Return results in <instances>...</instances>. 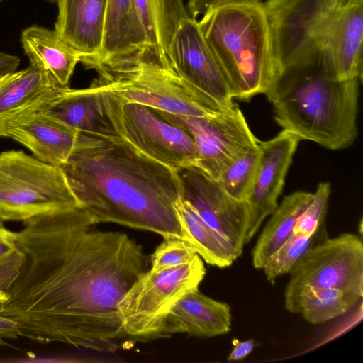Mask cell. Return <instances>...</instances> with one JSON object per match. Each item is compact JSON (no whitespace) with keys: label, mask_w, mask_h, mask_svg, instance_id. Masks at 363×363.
Instances as JSON below:
<instances>
[{"label":"cell","mask_w":363,"mask_h":363,"mask_svg":"<svg viewBox=\"0 0 363 363\" xmlns=\"http://www.w3.org/2000/svg\"><path fill=\"white\" fill-rule=\"evenodd\" d=\"M299 141L286 130L269 140L259 141V163L245 200L248 221L245 244L251 240L264 219L277 208V199Z\"/></svg>","instance_id":"5bb4252c"},{"label":"cell","mask_w":363,"mask_h":363,"mask_svg":"<svg viewBox=\"0 0 363 363\" xmlns=\"http://www.w3.org/2000/svg\"><path fill=\"white\" fill-rule=\"evenodd\" d=\"M19 63L17 56L0 52V76L15 72Z\"/></svg>","instance_id":"e575fe53"},{"label":"cell","mask_w":363,"mask_h":363,"mask_svg":"<svg viewBox=\"0 0 363 363\" xmlns=\"http://www.w3.org/2000/svg\"><path fill=\"white\" fill-rule=\"evenodd\" d=\"M175 210L186 240L208 264L219 268L230 267L238 257L230 244L209 226L186 200L180 198Z\"/></svg>","instance_id":"cb8c5ba5"},{"label":"cell","mask_w":363,"mask_h":363,"mask_svg":"<svg viewBox=\"0 0 363 363\" xmlns=\"http://www.w3.org/2000/svg\"><path fill=\"white\" fill-rule=\"evenodd\" d=\"M326 238L324 225L311 237H301L293 233L264 264L262 269L267 280L274 284L279 277L289 274L308 250Z\"/></svg>","instance_id":"4316f807"},{"label":"cell","mask_w":363,"mask_h":363,"mask_svg":"<svg viewBox=\"0 0 363 363\" xmlns=\"http://www.w3.org/2000/svg\"><path fill=\"white\" fill-rule=\"evenodd\" d=\"M63 87L33 62L23 70L0 76V127L35 112Z\"/></svg>","instance_id":"ffe728a7"},{"label":"cell","mask_w":363,"mask_h":363,"mask_svg":"<svg viewBox=\"0 0 363 363\" xmlns=\"http://www.w3.org/2000/svg\"><path fill=\"white\" fill-rule=\"evenodd\" d=\"M197 255L186 240L177 238H164L150 257L152 269L160 271L190 262Z\"/></svg>","instance_id":"4dcf8cb0"},{"label":"cell","mask_w":363,"mask_h":363,"mask_svg":"<svg viewBox=\"0 0 363 363\" xmlns=\"http://www.w3.org/2000/svg\"><path fill=\"white\" fill-rule=\"evenodd\" d=\"M177 173L181 197L230 244L239 257L245 245L248 221L246 202L231 197L218 181L196 164L180 168Z\"/></svg>","instance_id":"7c38bea8"},{"label":"cell","mask_w":363,"mask_h":363,"mask_svg":"<svg viewBox=\"0 0 363 363\" xmlns=\"http://www.w3.org/2000/svg\"><path fill=\"white\" fill-rule=\"evenodd\" d=\"M20 336L17 323L12 319L0 315V345H7L6 340L17 339Z\"/></svg>","instance_id":"d6a6232c"},{"label":"cell","mask_w":363,"mask_h":363,"mask_svg":"<svg viewBox=\"0 0 363 363\" xmlns=\"http://www.w3.org/2000/svg\"><path fill=\"white\" fill-rule=\"evenodd\" d=\"M25 259L17 241V232L6 228L0 219V289L6 291L12 285Z\"/></svg>","instance_id":"f1b7e54d"},{"label":"cell","mask_w":363,"mask_h":363,"mask_svg":"<svg viewBox=\"0 0 363 363\" xmlns=\"http://www.w3.org/2000/svg\"><path fill=\"white\" fill-rule=\"evenodd\" d=\"M326 7L330 11L335 10L348 4L350 0H324Z\"/></svg>","instance_id":"d590c367"},{"label":"cell","mask_w":363,"mask_h":363,"mask_svg":"<svg viewBox=\"0 0 363 363\" xmlns=\"http://www.w3.org/2000/svg\"><path fill=\"white\" fill-rule=\"evenodd\" d=\"M151 45L135 0H107L101 50L91 66L134 54Z\"/></svg>","instance_id":"44dd1931"},{"label":"cell","mask_w":363,"mask_h":363,"mask_svg":"<svg viewBox=\"0 0 363 363\" xmlns=\"http://www.w3.org/2000/svg\"><path fill=\"white\" fill-rule=\"evenodd\" d=\"M152 110L192 137L199 153L196 165L216 180L227 166L259 143L235 103L205 117L179 116Z\"/></svg>","instance_id":"30bf717a"},{"label":"cell","mask_w":363,"mask_h":363,"mask_svg":"<svg viewBox=\"0 0 363 363\" xmlns=\"http://www.w3.org/2000/svg\"><path fill=\"white\" fill-rule=\"evenodd\" d=\"M21 42L30 62L42 67L59 84L68 86L81 58L55 30L31 26L22 31Z\"/></svg>","instance_id":"7402d4cb"},{"label":"cell","mask_w":363,"mask_h":363,"mask_svg":"<svg viewBox=\"0 0 363 363\" xmlns=\"http://www.w3.org/2000/svg\"><path fill=\"white\" fill-rule=\"evenodd\" d=\"M205 274L198 254L184 264L160 271L151 269L143 274L118 304L122 327L130 340L163 338L169 309L186 293L199 288Z\"/></svg>","instance_id":"52a82bcc"},{"label":"cell","mask_w":363,"mask_h":363,"mask_svg":"<svg viewBox=\"0 0 363 363\" xmlns=\"http://www.w3.org/2000/svg\"><path fill=\"white\" fill-rule=\"evenodd\" d=\"M363 2V0H350L348 3H359Z\"/></svg>","instance_id":"74e56055"},{"label":"cell","mask_w":363,"mask_h":363,"mask_svg":"<svg viewBox=\"0 0 363 363\" xmlns=\"http://www.w3.org/2000/svg\"><path fill=\"white\" fill-rule=\"evenodd\" d=\"M7 298L6 292L0 289V305L5 302Z\"/></svg>","instance_id":"8d00e7d4"},{"label":"cell","mask_w":363,"mask_h":363,"mask_svg":"<svg viewBox=\"0 0 363 363\" xmlns=\"http://www.w3.org/2000/svg\"><path fill=\"white\" fill-rule=\"evenodd\" d=\"M36 112L53 117L84 135L116 136L102 94L92 85L82 89L65 86L43 103Z\"/></svg>","instance_id":"ac0fdd59"},{"label":"cell","mask_w":363,"mask_h":363,"mask_svg":"<svg viewBox=\"0 0 363 363\" xmlns=\"http://www.w3.org/2000/svg\"><path fill=\"white\" fill-rule=\"evenodd\" d=\"M277 73L322 48L330 11L324 0H264Z\"/></svg>","instance_id":"8fae6325"},{"label":"cell","mask_w":363,"mask_h":363,"mask_svg":"<svg viewBox=\"0 0 363 363\" xmlns=\"http://www.w3.org/2000/svg\"><path fill=\"white\" fill-rule=\"evenodd\" d=\"M231 319L228 303L194 289L183 295L169 309L164 321L163 338L175 333L199 337L222 335L230 330Z\"/></svg>","instance_id":"d6986e66"},{"label":"cell","mask_w":363,"mask_h":363,"mask_svg":"<svg viewBox=\"0 0 363 363\" xmlns=\"http://www.w3.org/2000/svg\"><path fill=\"white\" fill-rule=\"evenodd\" d=\"M92 84L123 103L185 116L205 117L225 108L171 66L166 55L152 45L130 55L99 63Z\"/></svg>","instance_id":"5b68a950"},{"label":"cell","mask_w":363,"mask_h":363,"mask_svg":"<svg viewBox=\"0 0 363 363\" xmlns=\"http://www.w3.org/2000/svg\"><path fill=\"white\" fill-rule=\"evenodd\" d=\"M330 184L319 183L312 201L298 218L293 233L301 237H311L324 225L327 212Z\"/></svg>","instance_id":"f546056e"},{"label":"cell","mask_w":363,"mask_h":363,"mask_svg":"<svg viewBox=\"0 0 363 363\" xmlns=\"http://www.w3.org/2000/svg\"><path fill=\"white\" fill-rule=\"evenodd\" d=\"M313 193L296 191L284 198L263 229L252 252V264L262 269L267 259L293 234L294 225L312 201Z\"/></svg>","instance_id":"603a6c76"},{"label":"cell","mask_w":363,"mask_h":363,"mask_svg":"<svg viewBox=\"0 0 363 363\" xmlns=\"http://www.w3.org/2000/svg\"><path fill=\"white\" fill-rule=\"evenodd\" d=\"M362 298L337 289H309L284 298L286 309L301 313L306 320L320 324L350 310Z\"/></svg>","instance_id":"d4e9b609"},{"label":"cell","mask_w":363,"mask_h":363,"mask_svg":"<svg viewBox=\"0 0 363 363\" xmlns=\"http://www.w3.org/2000/svg\"><path fill=\"white\" fill-rule=\"evenodd\" d=\"M107 0H57L55 30L80 55L86 67L98 60Z\"/></svg>","instance_id":"e0dca14e"},{"label":"cell","mask_w":363,"mask_h":363,"mask_svg":"<svg viewBox=\"0 0 363 363\" xmlns=\"http://www.w3.org/2000/svg\"><path fill=\"white\" fill-rule=\"evenodd\" d=\"M98 89L116 136L174 170L196 164L199 153L192 137L157 115L151 108L123 103L112 93Z\"/></svg>","instance_id":"ba28073f"},{"label":"cell","mask_w":363,"mask_h":363,"mask_svg":"<svg viewBox=\"0 0 363 363\" xmlns=\"http://www.w3.org/2000/svg\"><path fill=\"white\" fill-rule=\"evenodd\" d=\"M284 298L309 289H337L363 296V242L353 233L328 237L294 267Z\"/></svg>","instance_id":"9c48e42d"},{"label":"cell","mask_w":363,"mask_h":363,"mask_svg":"<svg viewBox=\"0 0 363 363\" xmlns=\"http://www.w3.org/2000/svg\"><path fill=\"white\" fill-rule=\"evenodd\" d=\"M172 68L223 108L233 106L229 82L206 40L198 20L183 19L174 32L167 52Z\"/></svg>","instance_id":"4fadbf2b"},{"label":"cell","mask_w":363,"mask_h":363,"mask_svg":"<svg viewBox=\"0 0 363 363\" xmlns=\"http://www.w3.org/2000/svg\"><path fill=\"white\" fill-rule=\"evenodd\" d=\"M360 82L339 79L320 48L280 70L264 94L283 130L338 150L357 136Z\"/></svg>","instance_id":"3957f363"},{"label":"cell","mask_w":363,"mask_h":363,"mask_svg":"<svg viewBox=\"0 0 363 363\" xmlns=\"http://www.w3.org/2000/svg\"><path fill=\"white\" fill-rule=\"evenodd\" d=\"M264 0H188L187 6L191 16L197 18L207 10L230 3L259 4Z\"/></svg>","instance_id":"1f68e13d"},{"label":"cell","mask_w":363,"mask_h":363,"mask_svg":"<svg viewBox=\"0 0 363 363\" xmlns=\"http://www.w3.org/2000/svg\"><path fill=\"white\" fill-rule=\"evenodd\" d=\"M23 223L17 241L25 259L0 315L40 344L113 352L133 342L118 304L148 270L142 247L125 233L94 229L81 206Z\"/></svg>","instance_id":"6da1fadb"},{"label":"cell","mask_w":363,"mask_h":363,"mask_svg":"<svg viewBox=\"0 0 363 363\" xmlns=\"http://www.w3.org/2000/svg\"><path fill=\"white\" fill-rule=\"evenodd\" d=\"M48 1H51V2L56 3V1H57V0H48Z\"/></svg>","instance_id":"f35d334b"},{"label":"cell","mask_w":363,"mask_h":363,"mask_svg":"<svg viewBox=\"0 0 363 363\" xmlns=\"http://www.w3.org/2000/svg\"><path fill=\"white\" fill-rule=\"evenodd\" d=\"M80 133L61 121L34 112L0 127V136L11 138L38 160L60 167L76 147Z\"/></svg>","instance_id":"2e32d148"},{"label":"cell","mask_w":363,"mask_h":363,"mask_svg":"<svg viewBox=\"0 0 363 363\" xmlns=\"http://www.w3.org/2000/svg\"><path fill=\"white\" fill-rule=\"evenodd\" d=\"M4 1V0H0V1Z\"/></svg>","instance_id":"ab89813d"},{"label":"cell","mask_w":363,"mask_h":363,"mask_svg":"<svg viewBox=\"0 0 363 363\" xmlns=\"http://www.w3.org/2000/svg\"><path fill=\"white\" fill-rule=\"evenodd\" d=\"M260 156L259 143L227 166L216 181L231 197L245 201L259 166Z\"/></svg>","instance_id":"83f0119b"},{"label":"cell","mask_w":363,"mask_h":363,"mask_svg":"<svg viewBox=\"0 0 363 363\" xmlns=\"http://www.w3.org/2000/svg\"><path fill=\"white\" fill-rule=\"evenodd\" d=\"M80 206L60 167L22 150L0 153V219L24 222Z\"/></svg>","instance_id":"8992f818"},{"label":"cell","mask_w":363,"mask_h":363,"mask_svg":"<svg viewBox=\"0 0 363 363\" xmlns=\"http://www.w3.org/2000/svg\"><path fill=\"white\" fill-rule=\"evenodd\" d=\"M363 2L348 3L328 15L322 48L341 80L363 77Z\"/></svg>","instance_id":"9a60e30c"},{"label":"cell","mask_w":363,"mask_h":363,"mask_svg":"<svg viewBox=\"0 0 363 363\" xmlns=\"http://www.w3.org/2000/svg\"><path fill=\"white\" fill-rule=\"evenodd\" d=\"M233 348L228 357V361H240L245 359L252 352L255 342L252 339L240 341L234 339L232 341Z\"/></svg>","instance_id":"836d02e7"},{"label":"cell","mask_w":363,"mask_h":363,"mask_svg":"<svg viewBox=\"0 0 363 363\" xmlns=\"http://www.w3.org/2000/svg\"><path fill=\"white\" fill-rule=\"evenodd\" d=\"M198 21L224 72L233 98L264 94L277 74L264 10L255 3H230L207 10Z\"/></svg>","instance_id":"277c9868"},{"label":"cell","mask_w":363,"mask_h":363,"mask_svg":"<svg viewBox=\"0 0 363 363\" xmlns=\"http://www.w3.org/2000/svg\"><path fill=\"white\" fill-rule=\"evenodd\" d=\"M135 3L151 45L167 55L179 23L190 16L183 0H135Z\"/></svg>","instance_id":"484cf974"},{"label":"cell","mask_w":363,"mask_h":363,"mask_svg":"<svg viewBox=\"0 0 363 363\" xmlns=\"http://www.w3.org/2000/svg\"><path fill=\"white\" fill-rule=\"evenodd\" d=\"M60 167L79 206L96 224L113 223L186 240L175 210L181 196L177 171L120 137L80 133Z\"/></svg>","instance_id":"7a4b0ae2"}]
</instances>
